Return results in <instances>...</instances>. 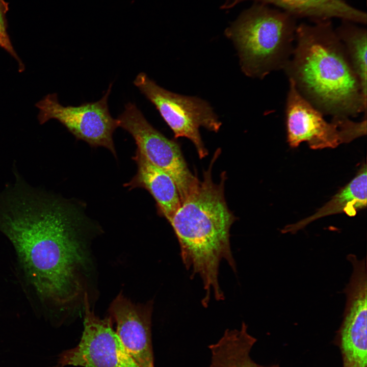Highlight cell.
<instances>
[{"label": "cell", "mask_w": 367, "mask_h": 367, "mask_svg": "<svg viewBox=\"0 0 367 367\" xmlns=\"http://www.w3.org/2000/svg\"><path fill=\"white\" fill-rule=\"evenodd\" d=\"M84 329L78 345L63 351L58 363L62 367H140L128 353L112 327L111 318L103 319L90 308L84 295Z\"/></svg>", "instance_id": "9c48e42d"}, {"label": "cell", "mask_w": 367, "mask_h": 367, "mask_svg": "<svg viewBox=\"0 0 367 367\" xmlns=\"http://www.w3.org/2000/svg\"><path fill=\"white\" fill-rule=\"evenodd\" d=\"M142 94L156 107L172 129L175 138L185 137L194 145L200 159L208 153L199 133L202 126L217 132L221 125L212 107L196 97L184 96L159 86L144 72L134 82Z\"/></svg>", "instance_id": "8992f818"}, {"label": "cell", "mask_w": 367, "mask_h": 367, "mask_svg": "<svg viewBox=\"0 0 367 367\" xmlns=\"http://www.w3.org/2000/svg\"><path fill=\"white\" fill-rule=\"evenodd\" d=\"M355 23L342 20L335 32L344 44L351 66L358 78L363 96L366 99V30Z\"/></svg>", "instance_id": "2e32d148"}, {"label": "cell", "mask_w": 367, "mask_h": 367, "mask_svg": "<svg viewBox=\"0 0 367 367\" xmlns=\"http://www.w3.org/2000/svg\"><path fill=\"white\" fill-rule=\"evenodd\" d=\"M153 301L136 304L119 294L109 311L116 323V333L140 367H154L151 338Z\"/></svg>", "instance_id": "30bf717a"}, {"label": "cell", "mask_w": 367, "mask_h": 367, "mask_svg": "<svg viewBox=\"0 0 367 367\" xmlns=\"http://www.w3.org/2000/svg\"><path fill=\"white\" fill-rule=\"evenodd\" d=\"M252 1L272 5L296 19L307 18L313 22L336 18L356 23L365 24L366 14L344 0H226L223 9H229L240 3Z\"/></svg>", "instance_id": "8fae6325"}, {"label": "cell", "mask_w": 367, "mask_h": 367, "mask_svg": "<svg viewBox=\"0 0 367 367\" xmlns=\"http://www.w3.org/2000/svg\"><path fill=\"white\" fill-rule=\"evenodd\" d=\"M296 18L279 9L256 3L225 30L237 48L243 72L262 78L284 69L295 40Z\"/></svg>", "instance_id": "277c9868"}, {"label": "cell", "mask_w": 367, "mask_h": 367, "mask_svg": "<svg viewBox=\"0 0 367 367\" xmlns=\"http://www.w3.org/2000/svg\"><path fill=\"white\" fill-rule=\"evenodd\" d=\"M367 306L363 302H347L334 342L340 349L343 367H366Z\"/></svg>", "instance_id": "7c38bea8"}, {"label": "cell", "mask_w": 367, "mask_h": 367, "mask_svg": "<svg viewBox=\"0 0 367 367\" xmlns=\"http://www.w3.org/2000/svg\"><path fill=\"white\" fill-rule=\"evenodd\" d=\"M366 166L364 164L356 176L314 215L296 224L287 225L281 232L294 233L311 222L331 215L344 213L348 216H355L357 211L366 206Z\"/></svg>", "instance_id": "5bb4252c"}, {"label": "cell", "mask_w": 367, "mask_h": 367, "mask_svg": "<svg viewBox=\"0 0 367 367\" xmlns=\"http://www.w3.org/2000/svg\"><path fill=\"white\" fill-rule=\"evenodd\" d=\"M117 119L119 127L128 132L135 140L136 152L173 178L181 203L199 180L190 170L178 144L155 129L133 103L125 104Z\"/></svg>", "instance_id": "52a82bcc"}, {"label": "cell", "mask_w": 367, "mask_h": 367, "mask_svg": "<svg viewBox=\"0 0 367 367\" xmlns=\"http://www.w3.org/2000/svg\"><path fill=\"white\" fill-rule=\"evenodd\" d=\"M297 26L295 46L283 69L299 93L323 114L366 113L367 99L331 20Z\"/></svg>", "instance_id": "3957f363"}, {"label": "cell", "mask_w": 367, "mask_h": 367, "mask_svg": "<svg viewBox=\"0 0 367 367\" xmlns=\"http://www.w3.org/2000/svg\"><path fill=\"white\" fill-rule=\"evenodd\" d=\"M256 339L247 330L244 322L239 329H227L216 343L208 346L211 362L208 367H279L264 366L251 358L250 352Z\"/></svg>", "instance_id": "9a60e30c"}, {"label": "cell", "mask_w": 367, "mask_h": 367, "mask_svg": "<svg viewBox=\"0 0 367 367\" xmlns=\"http://www.w3.org/2000/svg\"><path fill=\"white\" fill-rule=\"evenodd\" d=\"M137 172L125 186L129 189L147 190L155 200L160 215L168 221L181 204L179 192L173 178L165 171L151 164L138 153L133 158Z\"/></svg>", "instance_id": "4fadbf2b"}, {"label": "cell", "mask_w": 367, "mask_h": 367, "mask_svg": "<svg viewBox=\"0 0 367 367\" xmlns=\"http://www.w3.org/2000/svg\"><path fill=\"white\" fill-rule=\"evenodd\" d=\"M112 87L111 83L100 100L78 106H64L60 103L57 94H49L36 104L39 110L38 120L43 124L56 119L77 139L92 147L107 148L116 156L113 134L119 125L117 119L111 116L108 104Z\"/></svg>", "instance_id": "ba28073f"}, {"label": "cell", "mask_w": 367, "mask_h": 367, "mask_svg": "<svg viewBox=\"0 0 367 367\" xmlns=\"http://www.w3.org/2000/svg\"><path fill=\"white\" fill-rule=\"evenodd\" d=\"M49 367H62V366L59 364L57 363V364H56L55 365L49 366Z\"/></svg>", "instance_id": "ac0fdd59"}, {"label": "cell", "mask_w": 367, "mask_h": 367, "mask_svg": "<svg viewBox=\"0 0 367 367\" xmlns=\"http://www.w3.org/2000/svg\"><path fill=\"white\" fill-rule=\"evenodd\" d=\"M9 4L5 0H0V47L7 51L17 62L20 72L24 69V66L15 51L7 32L6 13Z\"/></svg>", "instance_id": "e0dca14e"}, {"label": "cell", "mask_w": 367, "mask_h": 367, "mask_svg": "<svg viewBox=\"0 0 367 367\" xmlns=\"http://www.w3.org/2000/svg\"><path fill=\"white\" fill-rule=\"evenodd\" d=\"M220 151L217 150L203 178L181 203L169 223L177 239L180 255L191 277L199 275L205 295L201 303L208 305L212 293L216 300L224 299L218 280L220 263L225 260L232 270L237 267L230 244V229L236 218L228 208L224 194L225 172L215 183L212 168Z\"/></svg>", "instance_id": "7a4b0ae2"}, {"label": "cell", "mask_w": 367, "mask_h": 367, "mask_svg": "<svg viewBox=\"0 0 367 367\" xmlns=\"http://www.w3.org/2000/svg\"><path fill=\"white\" fill-rule=\"evenodd\" d=\"M323 114L298 91L289 79L285 107L287 141L292 148L306 142L313 149L334 148L366 134V118L354 122L349 117H333L327 121Z\"/></svg>", "instance_id": "5b68a950"}, {"label": "cell", "mask_w": 367, "mask_h": 367, "mask_svg": "<svg viewBox=\"0 0 367 367\" xmlns=\"http://www.w3.org/2000/svg\"><path fill=\"white\" fill-rule=\"evenodd\" d=\"M11 192L0 199V231L12 244L42 307L65 308L82 291L83 215L61 200L24 187Z\"/></svg>", "instance_id": "6da1fadb"}]
</instances>
